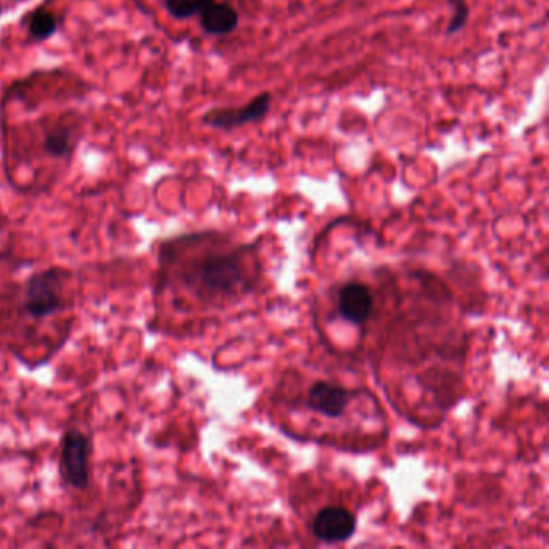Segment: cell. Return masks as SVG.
<instances>
[{
    "label": "cell",
    "mask_w": 549,
    "mask_h": 549,
    "mask_svg": "<svg viewBox=\"0 0 549 549\" xmlns=\"http://www.w3.org/2000/svg\"><path fill=\"white\" fill-rule=\"evenodd\" d=\"M350 395L347 389L329 382H316L308 392V405L326 417H340L347 409Z\"/></svg>",
    "instance_id": "cell-7"
},
{
    "label": "cell",
    "mask_w": 549,
    "mask_h": 549,
    "mask_svg": "<svg viewBox=\"0 0 549 549\" xmlns=\"http://www.w3.org/2000/svg\"><path fill=\"white\" fill-rule=\"evenodd\" d=\"M374 306V297L368 285L350 282L339 292V313L351 324H364L368 321Z\"/></svg>",
    "instance_id": "cell-6"
},
{
    "label": "cell",
    "mask_w": 549,
    "mask_h": 549,
    "mask_svg": "<svg viewBox=\"0 0 549 549\" xmlns=\"http://www.w3.org/2000/svg\"><path fill=\"white\" fill-rule=\"evenodd\" d=\"M314 537L326 543H340L355 533L356 519L348 509L340 506L324 508L314 516L311 524Z\"/></svg>",
    "instance_id": "cell-5"
},
{
    "label": "cell",
    "mask_w": 549,
    "mask_h": 549,
    "mask_svg": "<svg viewBox=\"0 0 549 549\" xmlns=\"http://www.w3.org/2000/svg\"><path fill=\"white\" fill-rule=\"evenodd\" d=\"M29 36L36 41L44 42L52 38L58 29V20L54 13L46 9L34 10L29 17Z\"/></svg>",
    "instance_id": "cell-9"
},
{
    "label": "cell",
    "mask_w": 549,
    "mask_h": 549,
    "mask_svg": "<svg viewBox=\"0 0 549 549\" xmlns=\"http://www.w3.org/2000/svg\"><path fill=\"white\" fill-rule=\"evenodd\" d=\"M244 281V261L239 253L208 256L197 265L190 266L184 274L187 287L202 298L232 294L240 289Z\"/></svg>",
    "instance_id": "cell-1"
},
{
    "label": "cell",
    "mask_w": 549,
    "mask_h": 549,
    "mask_svg": "<svg viewBox=\"0 0 549 549\" xmlns=\"http://www.w3.org/2000/svg\"><path fill=\"white\" fill-rule=\"evenodd\" d=\"M239 20V13L232 5L219 4L213 0L202 10L200 25L210 36H228L232 31H236Z\"/></svg>",
    "instance_id": "cell-8"
},
{
    "label": "cell",
    "mask_w": 549,
    "mask_h": 549,
    "mask_svg": "<svg viewBox=\"0 0 549 549\" xmlns=\"http://www.w3.org/2000/svg\"><path fill=\"white\" fill-rule=\"evenodd\" d=\"M44 152L50 157L63 158L70 155L73 150V141H71L70 129L67 128H55L47 133L42 142Z\"/></svg>",
    "instance_id": "cell-10"
},
{
    "label": "cell",
    "mask_w": 549,
    "mask_h": 549,
    "mask_svg": "<svg viewBox=\"0 0 549 549\" xmlns=\"http://www.w3.org/2000/svg\"><path fill=\"white\" fill-rule=\"evenodd\" d=\"M0 15H2V7H0Z\"/></svg>",
    "instance_id": "cell-13"
},
{
    "label": "cell",
    "mask_w": 549,
    "mask_h": 549,
    "mask_svg": "<svg viewBox=\"0 0 549 549\" xmlns=\"http://www.w3.org/2000/svg\"><path fill=\"white\" fill-rule=\"evenodd\" d=\"M91 440L79 432L68 430L62 437L60 448V472L63 480L76 490H84L91 480Z\"/></svg>",
    "instance_id": "cell-3"
},
{
    "label": "cell",
    "mask_w": 549,
    "mask_h": 549,
    "mask_svg": "<svg viewBox=\"0 0 549 549\" xmlns=\"http://www.w3.org/2000/svg\"><path fill=\"white\" fill-rule=\"evenodd\" d=\"M213 0H166V10L176 20H187L202 13Z\"/></svg>",
    "instance_id": "cell-11"
},
{
    "label": "cell",
    "mask_w": 549,
    "mask_h": 549,
    "mask_svg": "<svg viewBox=\"0 0 549 549\" xmlns=\"http://www.w3.org/2000/svg\"><path fill=\"white\" fill-rule=\"evenodd\" d=\"M446 2L453 9V18H451L450 25L446 29V34L453 36V34L463 31L464 26L467 25L471 9H469V4H467L466 0H446Z\"/></svg>",
    "instance_id": "cell-12"
},
{
    "label": "cell",
    "mask_w": 549,
    "mask_h": 549,
    "mask_svg": "<svg viewBox=\"0 0 549 549\" xmlns=\"http://www.w3.org/2000/svg\"><path fill=\"white\" fill-rule=\"evenodd\" d=\"M273 95L269 92H261L255 99L250 100L245 107L213 108L203 115V124L221 131H232L242 128L245 124L256 123L266 118L271 108Z\"/></svg>",
    "instance_id": "cell-4"
},
{
    "label": "cell",
    "mask_w": 549,
    "mask_h": 549,
    "mask_svg": "<svg viewBox=\"0 0 549 549\" xmlns=\"http://www.w3.org/2000/svg\"><path fill=\"white\" fill-rule=\"evenodd\" d=\"M60 269H46L29 277L23 292V308L31 318H47L63 308Z\"/></svg>",
    "instance_id": "cell-2"
}]
</instances>
